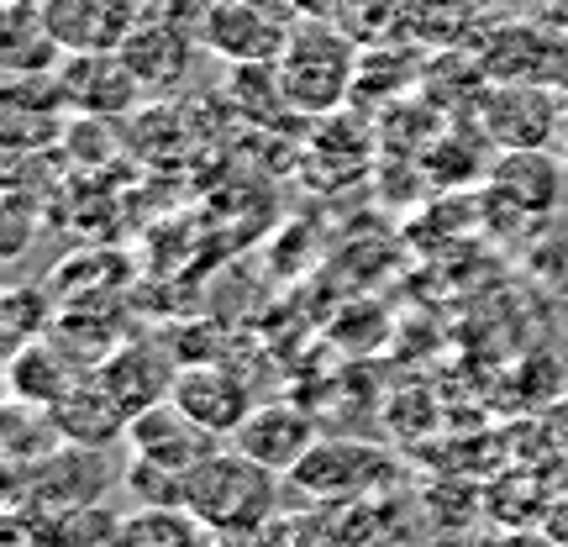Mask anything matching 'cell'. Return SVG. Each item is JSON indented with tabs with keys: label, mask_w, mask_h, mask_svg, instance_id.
<instances>
[{
	"label": "cell",
	"mask_w": 568,
	"mask_h": 547,
	"mask_svg": "<svg viewBox=\"0 0 568 547\" xmlns=\"http://www.w3.org/2000/svg\"><path fill=\"white\" fill-rule=\"evenodd\" d=\"M216 447L222 443H216L211 432H201L174 401H163V406H153V411H138L132 426H126V453L142 458V464L169 468V474H180V479H190V468L201 464V458H211Z\"/></svg>",
	"instance_id": "8fae6325"
},
{
	"label": "cell",
	"mask_w": 568,
	"mask_h": 547,
	"mask_svg": "<svg viewBox=\"0 0 568 547\" xmlns=\"http://www.w3.org/2000/svg\"><path fill=\"white\" fill-rule=\"evenodd\" d=\"M485 126L506 148H542L552 132H564V117L552 105L548 90H531V84H506L495 90L485 105Z\"/></svg>",
	"instance_id": "9a60e30c"
},
{
	"label": "cell",
	"mask_w": 568,
	"mask_h": 547,
	"mask_svg": "<svg viewBox=\"0 0 568 547\" xmlns=\"http://www.w3.org/2000/svg\"><path fill=\"white\" fill-rule=\"evenodd\" d=\"M205 547H264V537H237V531H211Z\"/></svg>",
	"instance_id": "4316f807"
},
{
	"label": "cell",
	"mask_w": 568,
	"mask_h": 547,
	"mask_svg": "<svg viewBox=\"0 0 568 547\" xmlns=\"http://www.w3.org/2000/svg\"><path fill=\"white\" fill-rule=\"evenodd\" d=\"M201 48L216 53L222 63H280L290 27L280 17L258 11L253 0H222L201 17Z\"/></svg>",
	"instance_id": "30bf717a"
},
{
	"label": "cell",
	"mask_w": 568,
	"mask_h": 547,
	"mask_svg": "<svg viewBox=\"0 0 568 547\" xmlns=\"http://www.w3.org/2000/svg\"><path fill=\"white\" fill-rule=\"evenodd\" d=\"M169 401L201 426V432H211L216 443H232L237 426L253 416V389L226 364H180Z\"/></svg>",
	"instance_id": "52a82bcc"
},
{
	"label": "cell",
	"mask_w": 568,
	"mask_h": 547,
	"mask_svg": "<svg viewBox=\"0 0 568 547\" xmlns=\"http://www.w3.org/2000/svg\"><path fill=\"white\" fill-rule=\"evenodd\" d=\"M358 63H364L358 59V42H353L347 27H337V17L290 27V42H284V53H280V84H284L290 111L332 117L353 95Z\"/></svg>",
	"instance_id": "7a4b0ae2"
},
{
	"label": "cell",
	"mask_w": 568,
	"mask_h": 547,
	"mask_svg": "<svg viewBox=\"0 0 568 547\" xmlns=\"http://www.w3.org/2000/svg\"><path fill=\"white\" fill-rule=\"evenodd\" d=\"M48 416H53L63 443H80V447H116L126 443V426H132V411L101 385L95 368L63 389L59 401L48 406Z\"/></svg>",
	"instance_id": "7c38bea8"
},
{
	"label": "cell",
	"mask_w": 568,
	"mask_h": 547,
	"mask_svg": "<svg viewBox=\"0 0 568 547\" xmlns=\"http://www.w3.org/2000/svg\"><path fill=\"white\" fill-rule=\"evenodd\" d=\"M42 201L38 195H27L21 184H11V195H6V259H21L27 253V243H32V226H42Z\"/></svg>",
	"instance_id": "7402d4cb"
},
{
	"label": "cell",
	"mask_w": 568,
	"mask_h": 547,
	"mask_svg": "<svg viewBox=\"0 0 568 547\" xmlns=\"http://www.w3.org/2000/svg\"><path fill=\"white\" fill-rule=\"evenodd\" d=\"M95 374H101V385L138 416V411H153L169 401L174 374H180V358H169L159 343H122Z\"/></svg>",
	"instance_id": "5bb4252c"
},
{
	"label": "cell",
	"mask_w": 568,
	"mask_h": 547,
	"mask_svg": "<svg viewBox=\"0 0 568 547\" xmlns=\"http://www.w3.org/2000/svg\"><path fill=\"white\" fill-rule=\"evenodd\" d=\"M0 63H6V74H59L63 48L42 27V11H6Z\"/></svg>",
	"instance_id": "e0dca14e"
},
{
	"label": "cell",
	"mask_w": 568,
	"mask_h": 547,
	"mask_svg": "<svg viewBox=\"0 0 568 547\" xmlns=\"http://www.w3.org/2000/svg\"><path fill=\"white\" fill-rule=\"evenodd\" d=\"M316 443H322V437H316V422H311L301 406H290V401L253 406V416H247V422L237 426V437H232V447H243L253 464L274 468V474H295V464H301Z\"/></svg>",
	"instance_id": "4fadbf2b"
},
{
	"label": "cell",
	"mask_w": 568,
	"mask_h": 547,
	"mask_svg": "<svg viewBox=\"0 0 568 547\" xmlns=\"http://www.w3.org/2000/svg\"><path fill=\"white\" fill-rule=\"evenodd\" d=\"M211 527L184 506H138L122 521V547H205Z\"/></svg>",
	"instance_id": "ac0fdd59"
},
{
	"label": "cell",
	"mask_w": 568,
	"mask_h": 547,
	"mask_svg": "<svg viewBox=\"0 0 568 547\" xmlns=\"http://www.w3.org/2000/svg\"><path fill=\"white\" fill-rule=\"evenodd\" d=\"M126 468H111V447H80L59 443L32 464H11V485H6V506H42V510H69L105 500L122 485Z\"/></svg>",
	"instance_id": "3957f363"
},
{
	"label": "cell",
	"mask_w": 568,
	"mask_h": 547,
	"mask_svg": "<svg viewBox=\"0 0 568 547\" xmlns=\"http://www.w3.org/2000/svg\"><path fill=\"white\" fill-rule=\"evenodd\" d=\"M69 126V101L59 90V74H6L0 101V138L11 153H42L59 148Z\"/></svg>",
	"instance_id": "8992f818"
},
{
	"label": "cell",
	"mask_w": 568,
	"mask_h": 547,
	"mask_svg": "<svg viewBox=\"0 0 568 547\" xmlns=\"http://www.w3.org/2000/svg\"><path fill=\"white\" fill-rule=\"evenodd\" d=\"M59 90L74 117H105V122L138 111V101H142V84L126 69L122 48L116 53H63Z\"/></svg>",
	"instance_id": "ba28073f"
},
{
	"label": "cell",
	"mask_w": 568,
	"mask_h": 547,
	"mask_svg": "<svg viewBox=\"0 0 568 547\" xmlns=\"http://www.w3.org/2000/svg\"><path fill=\"white\" fill-rule=\"evenodd\" d=\"M184 510H195L211 531L264 537L280 521V474L253 464L243 447H216L211 458L190 468Z\"/></svg>",
	"instance_id": "6da1fadb"
},
{
	"label": "cell",
	"mask_w": 568,
	"mask_h": 547,
	"mask_svg": "<svg viewBox=\"0 0 568 547\" xmlns=\"http://www.w3.org/2000/svg\"><path fill=\"white\" fill-rule=\"evenodd\" d=\"M42 326H48V301H42V290H11L6 295V332H11V343H32L42 337Z\"/></svg>",
	"instance_id": "603a6c76"
},
{
	"label": "cell",
	"mask_w": 568,
	"mask_h": 547,
	"mask_svg": "<svg viewBox=\"0 0 568 547\" xmlns=\"http://www.w3.org/2000/svg\"><path fill=\"white\" fill-rule=\"evenodd\" d=\"M464 547H558V543L537 527H495L485 537H464Z\"/></svg>",
	"instance_id": "d4e9b609"
},
{
	"label": "cell",
	"mask_w": 568,
	"mask_h": 547,
	"mask_svg": "<svg viewBox=\"0 0 568 547\" xmlns=\"http://www.w3.org/2000/svg\"><path fill=\"white\" fill-rule=\"evenodd\" d=\"M142 17V0H42V27L63 53H116Z\"/></svg>",
	"instance_id": "9c48e42d"
},
{
	"label": "cell",
	"mask_w": 568,
	"mask_h": 547,
	"mask_svg": "<svg viewBox=\"0 0 568 547\" xmlns=\"http://www.w3.org/2000/svg\"><path fill=\"white\" fill-rule=\"evenodd\" d=\"M211 6H222V0H174V11H180L190 27H201V17L211 11Z\"/></svg>",
	"instance_id": "484cf974"
},
{
	"label": "cell",
	"mask_w": 568,
	"mask_h": 547,
	"mask_svg": "<svg viewBox=\"0 0 568 547\" xmlns=\"http://www.w3.org/2000/svg\"><path fill=\"white\" fill-rule=\"evenodd\" d=\"M258 11H268V17H280L284 27H301V21H322L337 11V0H253Z\"/></svg>",
	"instance_id": "cb8c5ba5"
},
{
	"label": "cell",
	"mask_w": 568,
	"mask_h": 547,
	"mask_svg": "<svg viewBox=\"0 0 568 547\" xmlns=\"http://www.w3.org/2000/svg\"><path fill=\"white\" fill-rule=\"evenodd\" d=\"M495 190H506V201L516 211H552V195H558V169L552 159H542L537 148H510L500 159V174H495Z\"/></svg>",
	"instance_id": "d6986e66"
},
{
	"label": "cell",
	"mask_w": 568,
	"mask_h": 547,
	"mask_svg": "<svg viewBox=\"0 0 568 547\" xmlns=\"http://www.w3.org/2000/svg\"><path fill=\"white\" fill-rule=\"evenodd\" d=\"M290 485L326 506H353L374 485H389V458L368 443H316L295 464Z\"/></svg>",
	"instance_id": "277c9868"
},
{
	"label": "cell",
	"mask_w": 568,
	"mask_h": 547,
	"mask_svg": "<svg viewBox=\"0 0 568 547\" xmlns=\"http://www.w3.org/2000/svg\"><path fill=\"white\" fill-rule=\"evenodd\" d=\"M558 138H564V142H568V111H564V132H558Z\"/></svg>",
	"instance_id": "83f0119b"
},
{
	"label": "cell",
	"mask_w": 568,
	"mask_h": 547,
	"mask_svg": "<svg viewBox=\"0 0 568 547\" xmlns=\"http://www.w3.org/2000/svg\"><path fill=\"white\" fill-rule=\"evenodd\" d=\"M485 506H500L489 521L495 527H537V521H548V485L537 479V474H506V479H495L485 489Z\"/></svg>",
	"instance_id": "ffe728a7"
},
{
	"label": "cell",
	"mask_w": 568,
	"mask_h": 547,
	"mask_svg": "<svg viewBox=\"0 0 568 547\" xmlns=\"http://www.w3.org/2000/svg\"><path fill=\"white\" fill-rule=\"evenodd\" d=\"M59 148L69 153V159L101 163L105 153L116 148V132H111V122H105V117H74V111H69V126H63Z\"/></svg>",
	"instance_id": "44dd1931"
},
{
	"label": "cell",
	"mask_w": 568,
	"mask_h": 547,
	"mask_svg": "<svg viewBox=\"0 0 568 547\" xmlns=\"http://www.w3.org/2000/svg\"><path fill=\"white\" fill-rule=\"evenodd\" d=\"M195 48H201V32L190 21H169V11H148V17L132 27V38L122 42L126 69L138 74L142 95H169L190 80L195 69Z\"/></svg>",
	"instance_id": "5b68a950"
},
{
	"label": "cell",
	"mask_w": 568,
	"mask_h": 547,
	"mask_svg": "<svg viewBox=\"0 0 568 547\" xmlns=\"http://www.w3.org/2000/svg\"><path fill=\"white\" fill-rule=\"evenodd\" d=\"M80 374H90V368L74 364L59 347V337H32V343H21L11 353L6 389H11V401H27V406H53Z\"/></svg>",
	"instance_id": "2e32d148"
}]
</instances>
